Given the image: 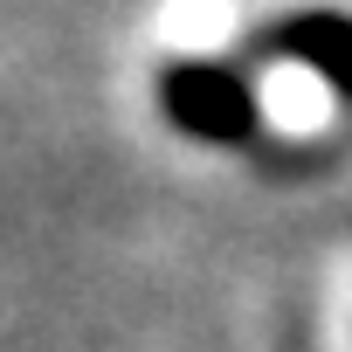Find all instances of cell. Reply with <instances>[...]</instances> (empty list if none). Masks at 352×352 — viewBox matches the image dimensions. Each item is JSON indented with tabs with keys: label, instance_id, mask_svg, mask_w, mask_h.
Here are the masks:
<instances>
[{
	"label": "cell",
	"instance_id": "1",
	"mask_svg": "<svg viewBox=\"0 0 352 352\" xmlns=\"http://www.w3.org/2000/svg\"><path fill=\"white\" fill-rule=\"evenodd\" d=\"M263 104H270V118L290 124V131H318V124L331 118V90H324L311 69H297V63L263 83Z\"/></svg>",
	"mask_w": 352,
	"mask_h": 352
},
{
	"label": "cell",
	"instance_id": "2",
	"mask_svg": "<svg viewBox=\"0 0 352 352\" xmlns=\"http://www.w3.org/2000/svg\"><path fill=\"white\" fill-rule=\"evenodd\" d=\"M324 352H352V242L324 263Z\"/></svg>",
	"mask_w": 352,
	"mask_h": 352
},
{
	"label": "cell",
	"instance_id": "3",
	"mask_svg": "<svg viewBox=\"0 0 352 352\" xmlns=\"http://www.w3.org/2000/svg\"><path fill=\"white\" fill-rule=\"evenodd\" d=\"M228 21L208 8V0H187V14H173V35H187V42H214Z\"/></svg>",
	"mask_w": 352,
	"mask_h": 352
}]
</instances>
